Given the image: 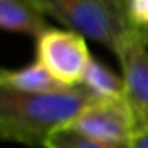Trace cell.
<instances>
[{
  "instance_id": "obj_1",
  "label": "cell",
  "mask_w": 148,
  "mask_h": 148,
  "mask_svg": "<svg viewBox=\"0 0 148 148\" xmlns=\"http://www.w3.org/2000/svg\"><path fill=\"white\" fill-rule=\"evenodd\" d=\"M92 100L81 84L51 94H29L0 84V140L45 148L49 135L69 126Z\"/></svg>"
},
{
  "instance_id": "obj_2",
  "label": "cell",
  "mask_w": 148,
  "mask_h": 148,
  "mask_svg": "<svg viewBox=\"0 0 148 148\" xmlns=\"http://www.w3.org/2000/svg\"><path fill=\"white\" fill-rule=\"evenodd\" d=\"M46 16L118 54L140 37L129 23L127 0H35Z\"/></svg>"
},
{
  "instance_id": "obj_3",
  "label": "cell",
  "mask_w": 148,
  "mask_h": 148,
  "mask_svg": "<svg viewBox=\"0 0 148 148\" xmlns=\"http://www.w3.org/2000/svg\"><path fill=\"white\" fill-rule=\"evenodd\" d=\"M91 59L86 38L73 30L48 27L35 38V61L65 88L80 86Z\"/></svg>"
},
{
  "instance_id": "obj_4",
  "label": "cell",
  "mask_w": 148,
  "mask_h": 148,
  "mask_svg": "<svg viewBox=\"0 0 148 148\" xmlns=\"http://www.w3.org/2000/svg\"><path fill=\"white\" fill-rule=\"evenodd\" d=\"M69 127L88 138L112 145H131L135 135L134 119L124 99L92 100Z\"/></svg>"
},
{
  "instance_id": "obj_5",
  "label": "cell",
  "mask_w": 148,
  "mask_h": 148,
  "mask_svg": "<svg viewBox=\"0 0 148 148\" xmlns=\"http://www.w3.org/2000/svg\"><path fill=\"white\" fill-rule=\"evenodd\" d=\"M116 56L124 83V102L134 119L135 134L148 131V46L135 37Z\"/></svg>"
},
{
  "instance_id": "obj_6",
  "label": "cell",
  "mask_w": 148,
  "mask_h": 148,
  "mask_svg": "<svg viewBox=\"0 0 148 148\" xmlns=\"http://www.w3.org/2000/svg\"><path fill=\"white\" fill-rule=\"evenodd\" d=\"M46 18L35 0H0V30L37 38L49 27Z\"/></svg>"
},
{
  "instance_id": "obj_7",
  "label": "cell",
  "mask_w": 148,
  "mask_h": 148,
  "mask_svg": "<svg viewBox=\"0 0 148 148\" xmlns=\"http://www.w3.org/2000/svg\"><path fill=\"white\" fill-rule=\"evenodd\" d=\"M0 84L29 94H51L70 89L61 84L42 64L34 62L19 69H0Z\"/></svg>"
},
{
  "instance_id": "obj_8",
  "label": "cell",
  "mask_w": 148,
  "mask_h": 148,
  "mask_svg": "<svg viewBox=\"0 0 148 148\" xmlns=\"http://www.w3.org/2000/svg\"><path fill=\"white\" fill-rule=\"evenodd\" d=\"M81 86L96 100H115L124 99V83L123 77L116 75L110 67L97 59H91L81 80Z\"/></svg>"
},
{
  "instance_id": "obj_9",
  "label": "cell",
  "mask_w": 148,
  "mask_h": 148,
  "mask_svg": "<svg viewBox=\"0 0 148 148\" xmlns=\"http://www.w3.org/2000/svg\"><path fill=\"white\" fill-rule=\"evenodd\" d=\"M45 148H131V145H112L92 140L65 126L49 135Z\"/></svg>"
},
{
  "instance_id": "obj_10",
  "label": "cell",
  "mask_w": 148,
  "mask_h": 148,
  "mask_svg": "<svg viewBox=\"0 0 148 148\" xmlns=\"http://www.w3.org/2000/svg\"><path fill=\"white\" fill-rule=\"evenodd\" d=\"M127 16L134 30L147 45L148 38V0H127ZM148 46V45H147Z\"/></svg>"
},
{
  "instance_id": "obj_11",
  "label": "cell",
  "mask_w": 148,
  "mask_h": 148,
  "mask_svg": "<svg viewBox=\"0 0 148 148\" xmlns=\"http://www.w3.org/2000/svg\"><path fill=\"white\" fill-rule=\"evenodd\" d=\"M131 148H148V131H140L134 135Z\"/></svg>"
},
{
  "instance_id": "obj_12",
  "label": "cell",
  "mask_w": 148,
  "mask_h": 148,
  "mask_svg": "<svg viewBox=\"0 0 148 148\" xmlns=\"http://www.w3.org/2000/svg\"><path fill=\"white\" fill-rule=\"evenodd\" d=\"M147 45H148V38H147Z\"/></svg>"
}]
</instances>
